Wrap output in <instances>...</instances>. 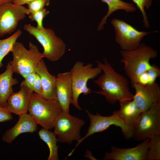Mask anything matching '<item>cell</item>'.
<instances>
[{
    "label": "cell",
    "instance_id": "25",
    "mask_svg": "<svg viewBox=\"0 0 160 160\" xmlns=\"http://www.w3.org/2000/svg\"><path fill=\"white\" fill-rule=\"evenodd\" d=\"M50 1L48 0H33L27 4L28 8L26 14L28 15L36 12L39 11L44 8L45 5L48 6Z\"/></svg>",
    "mask_w": 160,
    "mask_h": 160
},
{
    "label": "cell",
    "instance_id": "19",
    "mask_svg": "<svg viewBox=\"0 0 160 160\" xmlns=\"http://www.w3.org/2000/svg\"><path fill=\"white\" fill-rule=\"evenodd\" d=\"M9 62L5 71L0 74V106L5 108L8 99L14 92L12 87L18 83L16 78L13 77L14 73Z\"/></svg>",
    "mask_w": 160,
    "mask_h": 160
},
{
    "label": "cell",
    "instance_id": "31",
    "mask_svg": "<svg viewBox=\"0 0 160 160\" xmlns=\"http://www.w3.org/2000/svg\"><path fill=\"white\" fill-rule=\"evenodd\" d=\"M13 0H0V6L9 2H12Z\"/></svg>",
    "mask_w": 160,
    "mask_h": 160
},
{
    "label": "cell",
    "instance_id": "18",
    "mask_svg": "<svg viewBox=\"0 0 160 160\" xmlns=\"http://www.w3.org/2000/svg\"><path fill=\"white\" fill-rule=\"evenodd\" d=\"M119 115L126 124L135 131L143 112L138 107L133 100L119 103Z\"/></svg>",
    "mask_w": 160,
    "mask_h": 160
},
{
    "label": "cell",
    "instance_id": "8",
    "mask_svg": "<svg viewBox=\"0 0 160 160\" xmlns=\"http://www.w3.org/2000/svg\"><path fill=\"white\" fill-rule=\"evenodd\" d=\"M85 124L83 119L71 115L69 112L62 111L55 121L53 133L58 142L71 144L73 141L81 139L80 131Z\"/></svg>",
    "mask_w": 160,
    "mask_h": 160
},
{
    "label": "cell",
    "instance_id": "7",
    "mask_svg": "<svg viewBox=\"0 0 160 160\" xmlns=\"http://www.w3.org/2000/svg\"><path fill=\"white\" fill-rule=\"evenodd\" d=\"M90 120V125L85 135L77 142L75 147L69 153L71 156L76 147L84 140L94 134L104 131L110 126L114 125L119 127L125 138L129 140L133 137L135 131L127 126L120 117L118 110L113 112L109 116H103L98 113L96 115L91 113L87 110H86Z\"/></svg>",
    "mask_w": 160,
    "mask_h": 160
},
{
    "label": "cell",
    "instance_id": "4",
    "mask_svg": "<svg viewBox=\"0 0 160 160\" xmlns=\"http://www.w3.org/2000/svg\"><path fill=\"white\" fill-rule=\"evenodd\" d=\"M63 111L57 100L44 99L33 92L29 106V113L43 128L53 129L55 122Z\"/></svg>",
    "mask_w": 160,
    "mask_h": 160
},
{
    "label": "cell",
    "instance_id": "20",
    "mask_svg": "<svg viewBox=\"0 0 160 160\" xmlns=\"http://www.w3.org/2000/svg\"><path fill=\"white\" fill-rule=\"evenodd\" d=\"M106 4L108 10L106 15L102 18L99 24L97 29L99 31L102 29L108 17L113 12L118 10H123L127 12L136 11V7L132 4L126 2L121 0H101Z\"/></svg>",
    "mask_w": 160,
    "mask_h": 160
},
{
    "label": "cell",
    "instance_id": "30",
    "mask_svg": "<svg viewBox=\"0 0 160 160\" xmlns=\"http://www.w3.org/2000/svg\"><path fill=\"white\" fill-rule=\"evenodd\" d=\"M33 0H13L12 2L15 4L21 5L27 4L29 2ZM50 1V0H48Z\"/></svg>",
    "mask_w": 160,
    "mask_h": 160
},
{
    "label": "cell",
    "instance_id": "5",
    "mask_svg": "<svg viewBox=\"0 0 160 160\" xmlns=\"http://www.w3.org/2000/svg\"><path fill=\"white\" fill-rule=\"evenodd\" d=\"M102 72L100 68L97 66L93 67L91 63L84 65L83 62L78 61L74 64L69 72L72 86L71 104L77 109H82L78 103L79 95L81 94L86 95L92 92L87 86L88 81L97 77Z\"/></svg>",
    "mask_w": 160,
    "mask_h": 160
},
{
    "label": "cell",
    "instance_id": "3",
    "mask_svg": "<svg viewBox=\"0 0 160 160\" xmlns=\"http://www.w3.org/2000/svg\"><path fill=\"white\" fill-rule=\"evenodd\" d=\"M29 48L27 49L21 42L16 41L11 51L13 59L9 62L13 71L24 78L30 73L36 72L39 63L44 57L36 45L30 42Z\"/></svg>",
    "mask_w": 160,
    "mask_h": 160
},
{
    "label": "cell",
    "instance_id": "10",
    "mask_svg": "<svg viewBox=\"0 0 160 160\" xmlns=\"http://www.w3.org/2000/svg\"><path fill=\"white\" fill-rule=\"evenodd\" d=\"M111 23L115 32V40L122 50H132L137 48L143 38L151 32L139 31L126 22L116 18Z\"/></svg>",
    "mask_w": 160,
    "mask_h": 160
},
{
    "label": "cell",
    "instance_id": "29",
    "mask_svg": "<svg viewBox=\"0 0 160 160\" xmlns=\"http://www.w3.org/2000/svg\"><path fill=\"white\" fill-rule=\"evenodd\" d=\"M33 90V92L41 97L43 94V89L41 79L39 75L37 74L36 78L34 83Z\"/></svg>",
    "mask_w": 160,
    "mask_h": 160
},
{
    "label": "cell",
    "instance_id": "11",
    "mask_svg": "<svg viewBox=\"0 0 160 160\" xmlns=\"http://www.w3.org/2000/svg\"><path fill=\"white\" fill-rule=\"evenodd\" d=\"M27 11L26 7L13 2L0 6V36L13 32L19 22L25 18Z\"/></svg>",
    "mask_w": 160,
    "mask_h": 160
},
{
    "label": "cell",
    "instance_id": "21",
    "mask_svg": "<svg viewBox=\"0 0 160 160\" xmlns=\"http://www.w3.org/2000/svg\"><path fill=\"white\" fill-rule=\"evenodd\" d=\"M40 138L47 145L49 151L47 160H58V140L56 136L50 130L42 128L38 132Z\"/></svg>",
    "mask_w": 160,
    "mask_h": 160
},
{
    "label": "cell",
    "instance_id": "23",
    "mask_svg": "<svg viewBox=\"0 0 160 160\" xmlns=\"http://www.w3.org/2000/svg\"><path fill=\"white\" fill-rule=\"evenodd\" d=\"M149 138L150 143L146 160H160V135L152 136Z\"/></svg>",
    "mask_w": 160,
    "mask_h": 160
},
{
    "label": "cell",
    "instance_id": "13",
    "mask_svg": "<svg viewBox=\"0 0 160 160\" xmlns=\"http://www.w3.org/2000/svg\"><path fill=\"white\" fill-rule=\"evenodd\" d=\"M149 138H148L136 146L131 148L111 147L110 152H106L105 160H146L149 147Z\"/></svg>",
    "mask_w": 160,
    "mask_h": 160
},
{
    "label": "cell",
    "instance_id": "14",
    "mask_svg": "<svg viewBox=\"0 0 160 160\" xmlns=\"http://www.w3.org/2000/svg\"><path fill=\"white\" fill-rule=\"evenodd\" d=\"M20 90L13 92L7 100L5 108L11 113L18 116L28 112L33 91L27 86H20Z\"/></svg>",
    "mask_w": 160,
    "mask_h": 160
},
{
    "label": "cell",
    "instance_id": "6",
    "mask_svg": "<svg viewBox=\"0 0 160 160\" xmlns=\"http://www.w3.org/2000/svg\"><path fill=\"white\" fill-rule=\"evenodd\" d=\"M24 29L34 36L42 46V54L51 62L59 60L66 51V44L59 37L56 36L52 29L44 28L39 29L31 24H25Z\"/></svg>",
    "mask_w": 160,
    "mask_h": 160
},
{
    "label": "cell",
    "instance_id": "24",
    "mask_svg": "<svg viewBox=\"0 0 160 160\" xmlns=\"http://www.w3.org/2000/svg\"><path fill=\"white\" fill-rule=\"evenodd\" d=\"M136 4L138 8L141 12L143 18L144 26L147 28H149V22L148 19L145 9H148L152 4V0H132Z\"/></svg>",
    "mask_w": 160,
    "mask_h": 160
},
{
    "label": "cell",
    "instance_id": "28",
    "mask_svg": "<svg viewBox=\"0 0 160 160\" xmlns=\"http://www.w3.org/2000/svg\"><path fill=\"white\" fill-rule=\"evenodd\" d=\"M13 119L11 113L6 108L0 106V122L10 121Z\"/></svg>",
    "mask_w": 160,
    "mask_h": 160
},
{
    "label": "cell",
    "instance_id": "16",
    "mask_svg": "<svg viewBox=\"0 0 160 160\" xmlns=\"http://www.w3.org/2000/svg\"><path fill=\"white\" fill-rule=\"evenodd\" d=\"M57 100L63 112H69L72 102V86L69 72L59 73L56 77Z\"/></svg>",
    "mask_w": 160,
    "mask_h": 160
},
{
    "label": "cell",
    "instance_id": "17",
    "mask_svg": "<svg viewBox=\"0 0 160 160\" xmlns=\"http://www.w3.org/2000/svg\"><path fill=\"white\" fill-rule=\"evenodd\" d=\"M36 73L40 77L43 89V94L41 97L48 100H57L56 77L48 72L43 60L39 63Z\"/></svg>",
    "mask_w": 160,
    "mask_h": 160
},
{
    "label": "cell",
    "instance_id": "26",
    "mask_svg": "<svg viewBox=\"0 0 160 160\" xmlns=\"http://www.w3.org/2000/svg\"><path fill=\"white\" fill-rule=\"evenodd\" d=\"M49 12V11L44 8L41 10L31 14L28 15V17L31 21H36L37 23L36 27L39 29H41L44 28L43 25V19Z\"/></svg>",
    "mask_w": 160,
    "mask_h": 160
},
{
    "label": "cell",
    "instance_id": "2",
    "mask_svg": "<svg viewBox=\"0 0 160 160\" xmlns=\"http://www.w3.org/2000/svg\"><path fill=\"white\" fill-rule=\"evenodd\" d=\"M121 53V62L124 64L125 72L132 85L137 83L140 76L153 67L154 65L151 64L150 60L158 55L156 50L144 44H140L133 50H122Z\"/></svg>",
    "mask_w": 160,
    "mask_h": 160
},
{
    "label": "cell",
    "instance_id": "1",
    "mask_svg": "<svg viewBox=\"0 0 160 160\" xmlns=\"http://www.w3.org/2000/svg\"><path fill=\"white\" fill-rule=\"evenodd\" d=\"M96 62L103 73L93 81L101 90L94 92L104 96L106 101L111 104L132 100L134 94L130 91L128 79L117 72L106 58H104L103 62Z\"/></svg>",
    "mask_w": 160,
    "mask_h": 160
},
{
    "label": "cell",
    "instance_id": "12",
    "mask_svg": "<svg viewBox=\"0 0 160 160\" xmlns=\"http://www.w3.org/2000/svg\"><path fill=\"white\" fill-rule=\"evenodd\" d=\"M132 86L135 91L133 100L142 112L153 104L160 102V87L156 81L145 85L135 83Z\"/></svg>",
    "mask_w": 160,
    "mask_h": 160
},
{
    "label": "cell",
    "instance_id": "9",
    "mask_svg": "<svg viewBox=\"0 0 160 160\" xmlns=\"http://www.w3.org/2000/svg\"><path fill=\"white\" fill-rule=\"evenodd\" d=\"M159 135H160V102L153 104L143 112L133 137L135 140L140 141Z\"/></svg>",
    "mask_w": 160,
    "mask_h": 160
},
{
    "label": "cell",
    "instance_id": "15",
    "mask_svg": "<svg viewBox=\"0 0 160 160\" xmlns=\"http://www.w3.org/2000/svg\"><path fill=\"white\" fill-rule=\"evenodd\" d=\"M19 116L16 124L7 130L3 135L2 138L3 142L11 144L21 134L33 133L37 131L38 124L29 113H25Z\"/></svg>",
    "mask_w": 160,
    "mask_h": 160
},
{
    "label": "cell",
    "instance_id": "27",
    "mask_svg": "<svg viewBox=\"0 0 160 160\" xmlns=\"http://www.w3.org/2000/svg\"><path fill=\"white\" fill-rule=\"evenodd\" d=\"M36 76L37 73L36 72H33L30 73L25 77L24 79L22 81L20 86H27L33 90V86Z\"/></svg>",
    "mask_w": 160,
    "mask_h": 160
},
{
    "label": "cell",
    "instance_id": "22",
    "mask_svg": "<svg viewBox=\"0 0 160 160\" xmlns=\"http://www.w3.org/2000/svg\"><path fill=\"white\" fill-rule=\"evenodd\" d=\"M22 33V31L19 29L9 37L0 39V68L3 65L2 63L3 59L9 52H11L13 45Z\"/></svg>",
    "mask_w": 160,
    "mask_h": 160
}]
</instances>
